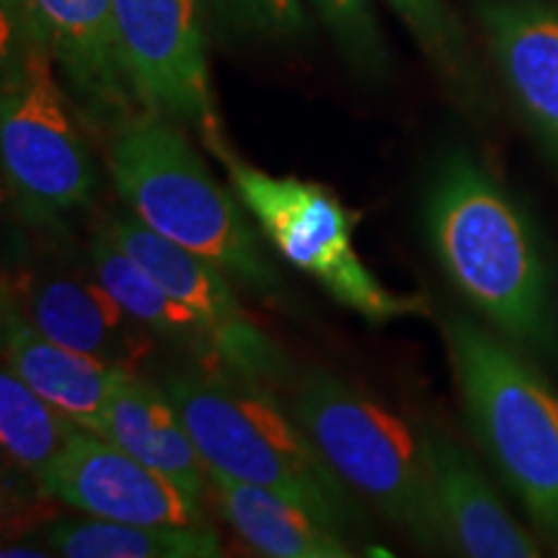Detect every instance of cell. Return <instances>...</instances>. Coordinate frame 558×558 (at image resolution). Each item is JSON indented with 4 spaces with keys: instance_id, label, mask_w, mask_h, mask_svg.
<instances>
[{
    "instance_id": "24",
    "label": "cell",
    "mask_w": 558,
    "mask_h": 558,
    "mask_svg": "<svg viewBox=\"0 0 558 558\" xmlns=\"http://www.w3.org/2000/svg\"><path fill=\"white\" fill-rule=\"evenodd\" d=\"M3 558H16V556H50V550H37V548H26V546H5L0 550Z\"/></svg>"
},
{
    "instance_id": "2",
    "label": "cell",
    "mask_w": 558,
    "mask_h": 558,
    "mask_svg": "<svg viewBox=\"0 0 558 558\" xmlns=\"http://www.w3.org/2000/svg\"><path fill=\"white\" fill-rule=\"evenodd\" d=\"M104 145L109 177L143 226L215 264L264 303L292 308L288 282L264 251L256 222L235 192L218 184L184 124L145 111Z\"/></svg>"
},
{
    "instance_id": "23",
    "label": "cell",
    "mask_w": 558,
    "mask_h": 558,
    "mask_svg": "<svg viewBox=\"0 0 558 558\" xmlns=\"http://www.w3.org/2000/svg\"><path fill=\"white\" fill-rule=\"evenodd\" d=\"M347 68L365 83H383L390 52L373 0H308Z\"/></svg>"
},
{
    "instance_id": "14",
    "label": "cell",
    "mask_w": 558,
    "mask_h": 558,
    "mask_svg": "<svg viewBox=\"0 0 558 558\" xmlns=\"http://www.w3.org/2000/svg\"><path fill=\"white\" fill-rule=\"evenodd\" d=\"M11 298L47 339L107 365L135 373L153 352L156 337L143 329L94 275L90 279L47 275L29 282L24 300Z\"/></svg>"
},
{
    "instance_id": "13",
    "label": "cell",
    "mask_w": 558,
    "mask_h": 558,
    "mask_svg": "<svg viewBox=\"0 0 558 558\" xmlns=\"http://www.w3.org/2000/svg\"><path fill=\"white\" fill-rule=\"evenodd\" d=\"M442 546L471 558H535L538 541L512 518L476 460L456 439L422 427Z\"/></svg>"
},
{
    "instance_id": "18",
    "label": "cell",
    "mask_w": 558,
    "mask_h": 558,
    "mask_svg": "<svg viewBox=\"0 0 558 558\" xmlns=\"http://www.w3.org/2000/svg\"><path fill=\"white\" fill-rule=\"evenodd\" d=\"M88 267L109 295L158 341L179 349L199 369L226 373L220 365L218 347L197 313L173 298L143 264L132 259L101 228L88 246Z\"/></svg>"
},
{
    "instance_id": "19",
    "label": "cell",
    "mask_w": 558,
    "mask_h": 558,
    "mask_svg": "<svg viewBox=\"0 0 558 558\" xmlns=\"http://www.w3.org/2000/svg\"><path fill=\"white\" fill-rule=\"evenodd\" d=\"M52 554L68 558H218L215 530L179 525H135L117 520H62L47 530Z\"/></svg>"
},
{
    "instance_id": "20",
    "label": "cell",
    "mask_w": 558,
    "mask_h": 558,
    "mask_svg": "<svg viewBox=\"0 0 558 558\" xmlns=\"http://www.w3.org/2000/svg\"><path fill=\"white\" fill-rule=\"evenodd\" d=\"M78 424L47 403L16 373H0V442L5 456L37 481L50 471L73 439Z\"/></svg>"
},
{
    "instance_id": "21",
    "label": "cell",
    "mask_w": 558,
    "mask_h": 558,
    "mask_svg": "<svg viewBox=\"0 0 558 558\" xmlns=\"http://www.w3.org/2000/svg\"><path fill=\"white\" fill-rule=\"evenodd\" d=\"M388 5L452 99L463 109L476 111L484 101L481 75L469 37L448 0H388Z\"/></svg>"
},
{
    "instance_id": "6",
    "label": "cell",
    "mask_w": 558,
    "mask_h": 558,
    "mask_svg": "<svg viewBox=\"0 0 558 558\" xmlns=\"http://www.w3.org/2000/svg\"><path fill=\"white\" fill-rule=\"evenodd\" d=\"M290 411L354 497L416 546H442L422 429L329 369L303 375Z\"/></svg>"
},
{
    "instance_id": "5",
    "label": "cell",
    "mask_w": 558,
    "mask_h": 558,
    "mask_svg": "<svg viewBox=\"0 0 558 558\" xmlns=\"http://www.w3.org/2000/svg\"><path fill=\"white\" fill-rule=\"evenodd\" d=\"M473 437L543 533L558 541V390L520 347L476 320L445 324Z\"/></svg>"
},
{
    "instance_id": "8",
    "label": "cell",
    "mask_w": 558,
    "mask_h": 558,
    "mask_svg": "<svg viewBox=\"0 0 558 558\" xmlns=\"http://www.w3.org/2000/svg\"><path fill=\"white\" fill-rule=\"evenodd\" d=\"M132 81L153 114L184 124L207 153L228 143L209 81L207 0H111Z\"/></svg>"
},
{
    "instance_id": "3",
    "label": "cell",
    "mask_w": 558,
    "mask_h": 558,
    "mask_svg": "<svg viewBox=\"0 0 558 558\" xmlns=\"http://www.w3.org/2000/svg\"><path fill=\"white\" fill-rule=\"evenodd\" d=\"M160 386L209 471L284 494L339 533L365 530L357 497L333 476L271 388L199 367L169 373Z\"/></svg>"
},
{
    "instance_id": "12",
    "label": "cell",
    "mask_w": 558,
    "mask_h": 558,
    "mask_svg": "<svg viewBox=\"0 0 558 558\" xmlns=\"http://www.w3.org/2000/svg\"><path fill=\"white\" fill-rule=\"evenodd\" d=\"M476 13L514 107L558 169V5L478 0Z\"/></svg>"
},
{
    "instance_id": "10",
    "label": "cell",
    "mask_w": 558,
    "mask_h": 558,
    "mask_svg": "<svg viewBox=\"0 0 558 558\" xmlns=\"http://www.w3.org/2000/svg\"><path fill=\"white\" fill-rule=\"evenodd\" d=\"M45 41L88 132L107 140L145 114L111 0H16Z\"/></svg>"
},
{
    "instance_id": "4",
    "label": "cell",
    "mask_w": 558,
    "mask_h": 558,
    "mask_svg": "<svg viewBox=\"0 0 558 558\" xmlns=\"http://www.w3.org/2000/svg\"><path fill=\"white\" fill-rule=\"evenodd\" d=\"M86 135L50 50L16 0H3L0 158L13 207L32 228H65L94 202L99 171Z\"/></svg>"
},
{
    "instance_id": "22",
    "label": "cell",
    "mask_w": 558,
    "mask_h": 558,
    "mask_svg": "<svg viewBox=\"0 0 558 558\" xmlns=\"http://www.w3.org/2000/svg\"><path fill=\"white\" fill-rule=\"evenodd\" d=\"M209 32L233 45H292L308 37L303 0H207Z\"/></svg>"
},
{
    "instance_id": "15",
    "label": "cell",
    "mask_w": 558,
    "mask_h": 558,
    "mask_svg": "<svg viewBox=\"0 0 558 558\" xmlns=\"http://www.w3.org/2000/svg\"><path fill=\"white\" fill-rule=\"evenodd\" d=\"M3 357L34 393L96 435H101L111 396L130 373L47 339L11 295H3Z\"/></svg>"
},
{
    "instance_id": "17",
    "label": "cell",
    "mask_w": 558,
    "mask_h": 558,
    "mask_svg": "<svg viewBox=\"0 0 558 558\" xmlns=\"http://www.w3.org/2000/svg\"><path fill=\"white\" fill-rule=\"evenodd\" d=\"M209 497L239 538L269 558H349L344 533L267 486L207 469Z\"/></svg>"
},
{
    "instance_id": "9",
    "label": "cell",
    "mask_w": 558,
    "mask_h": 558,
    "mask_svg": "<svg viewBox=\"0 0 558 558\" xmlns=\"http://www.w3.org/2000/svg\"><path fill=\"white\" fill-rule=\"evenodd\" d=\"M132 259L192 308L207 326L218 347L220 365L233 378L275 388L288 378V357L251 320L233 290V279L192 251L166 241L156 230L143 226L135 215H109L101 226Z\"/></svg>"
},
{
    "instance_id": "11",
    "label": "cell",
    "mask_w": 558,
    "mask_h": 558,
    "mask_svg": "<svg viewBox=\"0 0 558 558\" xmlns=\"http://www.w3.org/2000/svg\"><path fill=\"white\" fill-rule=\"evenodd\" d=\"M47 497L88 518L135 525L205 527V507L186 499L171 481L140 463L111 439L78 427L65 452L37 484Z\"/></svg>"
},
{
    "instance_id": "16",
    "label": "cell",
    "mask_w": 558,
    "mask_h": 558,
    "mask_svg": "<svg viewBox=\"0 0 558 558\" xmlns=\"http://www.w3.org/2000/svg\"><path fill=\"white\" fill-rule=\"evenodd\" d=\"M101 437L171 481L194 505L205 507L207 465L163 386H153L137 373L124 375L109 401Z\"/></svg>"
},
{
    "instance_id": "7",
    "label": "cell",
    "mask_w": 558,
    "mask_h": 558,
    "mask_svg": "<svg viewBox=\"0 0 558 558\" xmlns=\"http://www.w3.org/2000/svg\"><path fill=\"white\" fill-rule=\"evenodd\" d=\"M209 156L222 166L230 190L279 259L311 277L339 305L375 326L427 316V298L390 290L367 269L352 241L357 215L329 186L256 169L230 143Z\"/></svg>"
},
{
    "instance_id": "1",
    "label": "cell",
    "mask_w": 558,
    "mask_h": 558,
    "mask_svg": "<svg viewBox=\"0 0 558 558\" xmlns=\"http://www.w3.org/2000/svg\"><path fill=\"white\" fill-rule=\"evenodd\" d=\"M422 218L460 298L525 354H556L558 298L546 248L520 202L473 153L458 148L437 160Z\"/></svg>"
}]
</instances>
